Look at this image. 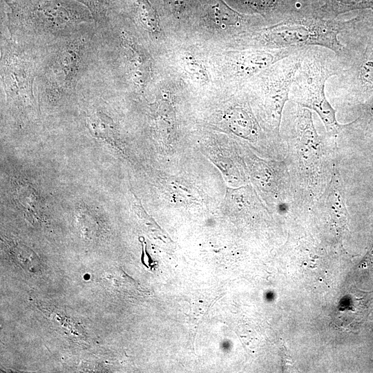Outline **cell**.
Masks as SVG:
<instances>
[{"label":"cell","instance_id":"6da1fadb","mask_svg":"<svg viewBox=\"0 0 373 373\" xmlns=\"http://www.w3.org/2000/svg\"><path fill=\"white\" fill-rule=\"evenodd\" d=\"M356 13L338 35L343 46L337 54L342 69L327 82L335 105L354 106L373 95V11Z\"/></svg>","mask_w":373,"mask_h":373},{"label":"cell","instance_id":"7a4b0ae2","mask_svg":"<svg viewBox=\"0 0 373 373\" xmlns=\"http://www.w3.org/2000/svg\"><path fill=\"white\" fill-rule=\"evenodd\" d=\"M341 69L339 57L333 50L319 46L302 47L300 66L289 91V100L314 111L333 136L341 131L343 125L337 122L336 111L326 97L325 86Z\"/></svg>","mask_w":373,"mask_h":373},{"label":"cell","instance_id":"3957f363","mask_svg":"<svg viewBox=\"0 0 373 373\" xmlns=\"http://www.w3.org/2000/svg\"><path fill=\"white\" fill-rule=\"evenodd\" d=\"M337 19L294 16L257 30L249 34L245 41L249 46L262 48L319 46L339 54L343 46L338 39V35L344 30L347 19Z\"/></svg>","mask_w":373,"mask_h":373},{"label":"cell","instance_id":"277c9868","mask_svg":"<svg viewBox=\"0 0 373 373\" xmlns=\"http://www.w3.org/2000/svg\"><path fill=\"white\" fill-rule=\"evenodd\" d=\"M300 50L260 72L251 83L262 117L277 133L284 106L289 100L294 77L300 66Z\"/></svg>","mask_w":373,"mask_h":373},{"label":"cell","instance_id":"5b68a950","mask_svg":"<svg viewBox=\"0 0 373 373\" xmlns=\"http://www.w3.org/2000/svg\"><path fill=\"white\" fill-rule=\"evenodd\" d=\"M86 48L77 39L60 48L47 66L44 79L46 90L61 95L73 89L84 66Z\"/></svg>","mask_w":373,"mask_h":373},{"label":"cell","instance_id":"8992f818","mask_svg":"<svg viewBox=\"0 0 373 373\" xmlns=\"http://www.w3.org/2000/svg\"><path fill=\"white\" fill-rule=\"evenodd\" d=\"M1 75L7 98L15 106L23 108L35 106L32 65L23 56L8 52L3 57Z\"/></svg>","mask_w":373,"mask_h":373},{"label":"cell","instance_id":"52a82bcc","mask_svg":"<svg viewBox=\"0 0 373 373\" xmlns=\"http://www.w3.org/2000/svg\"><path fill=\"white\" fill-rule=\"evenodd\" d=\"M85 17L57 1H41L25 18V30L36 34H57L71 30Z\"/></svg>","mask_w":373,"mask_h":373},{"label":"cell","instance_id":"ba28073f","mask_svg":"<svg viewBox=\"0 0 373 373\" xmlns=\"http://www.w3.org/2000/svg\"><path fill=\"white\" fill-rule=\"evenodd\" d=\"M301 48H257L237 52L231 57V74L238 79H248L298 52Z\"/></svg>","mask_w":373,"mask_h":373},{"label":"cell","instance_id":"9c48e42d","mask_svg":"<svg viewBox=\"0 0 373 373\" xmlns=\"http://www.w3.org/2000/svg\"><path fill=\"white\" fill-rule=\"evenodd\" d=\"M122 44L131 81L137 87H144L150 76L149 59L143 50L126 34L122 36Z\"/></svg>","mask_w":373,"mask_h":373},{"label":"cell","instance_id":"30bf717a","mask_svg":"<svg viewBox=\"0 0 373 373\" xmlns=\"http://www.w3.org/2000/svg\"><path fill=\"white\" fill-rule=\"evenodd\" d=\"M373 11V0H320L312 8V17L335 19L350 12Z\"/></svg>","mask_w":373,"mask_h":373},{"label":"cell","instance_id":"8fae6325","mask_svg":"<svg viewBox=\"0 0 373 373\" xmlns=\"http://www.w3.org/2000/svg\"><path fill=\"white\" fill-rule=\"evenodd\" d=\"M212 18L222 28L249 26L251 23L249 17L238 14L222 3L212 7Z\"/></svg>","mask_w":373,"mask_h":373},{"label":"cell","instance_id":"7c38bea8","mask_svg":"<svg viewBox=\"0 0 373 373\" xmlns=\"http://www.w3.org/2000/svg\"><path fill=\"white\" fill-rule=\"evenodd\" d=\"M231 127L242 136H249L256 133V128L253 117L244 106L234 107L228 115Z\"/></svg>","mask_w":373,"mask_h":373},{"label":"cell","instance_id":"4fadbf2b","mask_svg":"<svg viewBox=\"0 0 373 373\" xmlns=\"http://www.w3.org/2000/svg\"><path fill=\"white\" fill-rule=\"evenodd\" d=\"M137 17L143 27L151 33L160 31L159 19L148 0H136Z\"/></svg>","mask_w":373,"mask_h":373},{"label":"cell","instance_id":"5bb4252c","mask_svg":"<svg viewBox=\"0 0 373 373\" xmlns=\"http://www.w3.org/2000/svg\"><path fill=\"white\" fill-rule=\"evenodd\" d=\"M356 106L359 111V115L354 122L346 124V126L354 129L373 130V95L365 102Z\"/></svg>","mask_w":373,"mask_h":373},{"label":"cell","instance_id":"9a60e30c","mask_svg":"<svg viewBox=\"0 0 373 373\" xmlns=\"http://www.w3.org/2000/svg\"><path fill=\"white\" fill-rule=\"evenodd\" d=\"M182 66L186 73L198 82H208L209 76L204 64L193 55L185 54L182 58Z\"/></svg>","mask_w":373,"mask_h":373},{"label":"cell","instance_id":"2e32d148","mask_svg":"<svg viewBox=\"0 0 373 373\" xmlns=\"http://www.w3.org/2000/svg\"><path fill=\"white\" fill-rule=\"evenodd\" d=\"M87 124L90 132L98 137L108 138L113 127L110 118L102 113H96L90 116Z\"/></svg>","mask_w":373,"mask_h":373},{"label":"cell","instance_id":"e0dca14e","mask_svg":"<svg viewBox=\"0 0 373 373\" xmlns=\"http://www.w3.org/2000/svg\"><path fill=\"white\" fill-rule=\"evenodd\" d=\"M320 0H303L305 5L309 9L310 13L312 8Z\"/></svg>","mask_w":373,"mask_h":373},{"label":"cell","instance_id":"ac0fdd59","mask_svg":"<svg viewBox=\"0 0 373 373\" xmlns=\"http://www.w3.org/2000/svg\"><path fill=\"white\" fill-rule=\"evenodd\" d=\"M84 1L88 2V4H90V5H91V4L93 5V1H97V0H84Z\"/></svg>","mask_w":373,"mask_h":373},{"label":"cell","instance_id":"d6986e66","mask_svg":"<svg viewBox=\"0 0 373 373\" xmlns=\"http://www.w3.org/2000/svg\"><path fill=\"white\" fill-rule=\"evenodd\" d=\"M372 256H373V249L372 250Z\"/></svg>","mask_w":373,"mask_h":373}]
</instances>
